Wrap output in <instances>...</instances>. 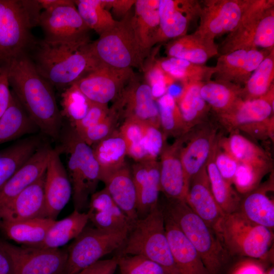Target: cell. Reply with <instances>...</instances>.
Wrapping results in <instances>:
<instances>
[{"label": "cell", "instance_id": "7dc6e473", "mask_svg": "<svg viewBox=\"0 0 274 274\" xmlns=\"http://www.w3.org/2000/svg\"><path fill=\"white\" fill-rule=\"evenodd\" d=\"M121 274H168L157 263L141 255H118Z\"/></svg>", "mask_w": 274, "mask_h": 274}, {"label": "cell", "instance_id": "f5cc1de1", "mask_svg": "<svg viewBox=\"0 0 274 274\" xmlns=\"http://www.w3.org/2000/svg\"><path fill=\"white\" fill-rule=\"evenodd\" d=\"M218 139L214 149V161L222 177L232 185L233 179L238 163L221 148L218 144Z\"/></svg>", "mask_w": 274, "mask_h": 274}, {"label": "cell", "instance_id": "52a82bcc", "mask_svg": "<svg viewBox=\"0 0 274 274\" xmlns=\"http://www.w3.org/2000/svg\"><path fill=\"white\" fill-rule=\"evenodd\" d=\"M90 47L99 64L120 70L144 67L146 55L136 40L129 15L99 35Z\"/></svg>", "mask_w": 274, "mask_h": 274}, {"label": "cell", "instance_id": "30bf717a", "mask_svg": "<svg viewBox=\"0 0 274 274\" xmlns=\"http://www.w3.org/2000/svg\"><path fill=\"white\" fill-rule=\"evenodd\" d=\"M43 11L38 25L50 42L75 43L89 40L90 29L79 14L74 1L38 0Z\"/></svg>", "mask_w": 274, "mask_h": 274}, {"label": "cell", "instance_id": "7bdbcfd3", "mask_svg": "<svg viewBox=\"0 0 274 274\" xmlns=\"http://www.w3.org/2000/svg\"><path fill=\"white\" fill-rule=\"evenodd\" d=\"M79 14L90 29L99 35L113 27L117 23L106 8L104 0L74 1Z\"/></svg>", "mask_w": 274, "mask_h": 274}, {"label": "cell", "instance_id": "484cf974", "mask_svg": "<svg viewBox=\"0 0 274 274\" xmlns=\"http://www.w3.org/2000/svg\"><path fill=\"white\" fill-rule=\"evenodd\" d=\"M274 108L264 97L238 99L225 112L216 115L217 122L228 132L242 126L264 121L273 116Z\"/></svg>", "mask_w": 274, "mask_h": 274}, {"label": "cell", "instance_id": "94428289", "mask_svg": "<svg viewBox=\"0 0 274 274\" xmlns=\"http://www.w3.org/2000/svg\"><path fill=\"white\" fill-rule=\"evenodd\" d=\"M0 274H12V269L10 261L5 253L1 249Z\"/></svg>", "mask_w": 274, "mask_h": 274}, {"label": "cell", "instance_id": "603a6c76", "mask_svg": "<svg viewBox=\"0 0 274 274\" xmlns=\"http://www.w3.org/2000/svg\"><path fill=\"white\" fill-rule=\"evenodd\" d=\"M50 150L42 145L0 188V209L45 175Z\"/></svg>", "mask_w": 274, "mask_h": 274}, {"label": "cell", "instance_id": "91938a15", "mask_svg": "<svg viewBox=\"0 0 274 274\" xmlns=\"http://www.w3.org/2000/svg\"><path fill=\"white\" fill-rule=\"evenodd\" d=\"M232 274H264V271L256 263L247 261L240 264Z\"/></svg>", "mask_w": 274, "mask_h": 274}, {"label": "cell", "instance_id": "9f6ffc18", "mask_svg": "<svg viewBox=\"0 0 274 274\" xmlns=\"http://www.w3.org/2000/svg\"><path fill=\"white\" fill-rule=\"evenodd\" d=\"M118 267V256L99 260L76 274H114Z\"/></svg>", "mask_w": 274, "mask_h": 274}, {"label": "cell", "instance_id": "ba28073f", "mask_svg": "<svg viewBox=\"0 0 274 274\" xmlns=\"http://www.w3.org/2000/svg\"><path fill=\"white\" fill-rule=\"evenodd\" d=\"M215 232L231 255L264 259L273 238L272 230L248 220L238 211L225 214Z\"/></svg>", "mask_w": 274, "mask_h": 274}, {"label": "cell", "instance_id": "6125c7cd", "mask_svg": "<svg viewBox=\"0 0 274 274\" xmlns=\"http://www.w3.org/2000/svg\"><path fill=\"white\" fill-rule=\"evenodd\" d=\"M264 274H274V268L272 266L270 268H269L268 270H267L266 271H264Z\"/></svg>", "mask_w": 274, "mask_h": 274}, {"label": "cell", "instance_id": "d4e9b609", "mask_svg": "<svg viewBox=\"0 0 274 274\" xmlns=\"http://www.w3.org/2000/svg\"><path fill=\"white\" fill-rule=\"evenodd\" d=\"M163 212L166 234L178 274H209L191 243L172 218Z\"/></svg>", "mask_w": 274, "mask_h": 274}, {"label": "cell", "instance_id": "be15d7a7", "mask_svg": "<svg viewBox=\"0 0 274 274\" xmlns=\"http://www.w3.org/2000/svg\"><path fill=\"white\" fill-rule=\"evenodd\" d=\"M60 274H64V272H62V273H61Z\"/></svg>", "mask_w": 274, "mask_h": 274}, {"label": "cell", "instance_id": "f6af8a7d", "mask_svg": "<svg viewBox=\"0 0 274 274\" xmlns=\"http://www.w3.org/2000/svg\"><path fill=\"white\" fill-rule=\"evenodd\" d=\"M61 97L62 116L67 118L72 125L85 116L90 101L80 92L75 84L67 87Z\"/></svg>", "mask_w": 274, "mask_h": 274}, {"label": "cell", "instance_id": "816d5d0a", "mask_svg": "<svg viewBox=\"0 0 274 274\" xmlns=\"http://www.w3.org/2000/svg\"><path fill=\"white\" fill-rule=\"evenodd\" d=\"M146 78L155 99L168 92L169 87L176 82L161 68L157 61L148 68Z\"/></svg>", "mask_w": 274, "mask_h": 274}, {"label": "cell", "instance_id": "1f68e13d", "mask_svg": "<svg viewBox=\"0 0 274 274\" xmlns=\"http://www.w3.org/2000/svg\"><path fill=\"white\" fill-rule=\"evenodd\" d=\"M203 82L183 85L181 92L175 96L188 130L208 120L211 108L202 98L200 89Z\"/></svg>", "mask_w": 274, "mask_h": 274}, {"label": "cell", "instance_id": "7c38bea8", "mask_svg": "<svg viewBox=\"0 0 274 274\" xmlns=\"http://www.w3.org/2000/svg\"><path fill=\"white\" fill-rule=\"evenodd\" d=\"M0 249L8 257L12 274H60L64 271L67 252L59 249L19 247L0 242Z\"/></svg>", "mask_w": 274, "mask_h": 274}, {"label": "cell", "instance_id": "9c48e42d", "mask_svg": "<svg viewBox=\"0 0 274 274\" xmlns=\"http://www.w3.org/2000/svg\"><path fill=\"white\" fill-rule=\"evenodd\" d=\"M274 46V7L265 11L260 5L252 4L246 8L238 26L218 46L219 54L240 49L267 50Z\"/></svg>", "mask_w": 274, "mask_h": 274}, {"label": "cell", "instance_id": "9a60e30c", "mask_svg": "<svg viewBox=\"0 0 274 274\" xmlns=\"http://www.w3.org/2000/svg\"><path fill=\"white\" fill-rule=\"evenodd\" d=\"M249 0H205L200 3V23L195 31L212 40L239 24Z\"/></svg>", "mask_w": 274, "mask_h": 274}, {"label": "cell", "instance_id": "cb8c5ba5", "mask_svg": "<svg viewBox=\"0 0 274 274\" xmlns=\"http://www.w3.org/2000/svg\"><path fill=\"white\" fill-rule=\"evenodd\" d=\"M186 202L215 231L225 214L211 189L206 166L190 180Z\"/></svg>", "mask_w": 274, "mask_h": 274}, {"label": "cell", "instance_id": "836d02e7", "mask_svg": "<svg viewBox=\"0 0 274 274\" xmlns=\"http://www.w3.org/2000/svg\"><path fill=\"white\" fill-rule=\"evenodd\" d=\"M38 130L37 125L12 92L10 105L0 118V145Z\"/></svg>", "mask_w": 274, "mask_h": 274}, {"label": "cell", "instance_id": "8fae6325", "mask_svg": "<svg viewBox=\"0 0 274 274\" xmlns=\"http://www.w3.org/2000/svg\"><path fill=\"white\" fill-rule=\"evenodd\" d=\"M130 229L108 230L86 227L68 248L64 274H76L120 249Z\"/></svg>", "mask_w": 274, "mask_h": 274}, {"label": "cell", "instance_id": "bcb514c9", "mask_svg": "<svg viewBox=\"0 0 274 274\" xmlns=\"http://www.w3.org/2000/svg\"><path fill=\"white\" fill-rule=\"evenodd\" d=\"M143 126V123L126 119L118 130L125 141L127 155L135 162L146 160L142 147Z\"/></svg>", "mask_w": 274, "mask_h": 274}, {"label": "cell", "instance_id": "2e32d148", "mask_svg": "<svg viewBox=\"0 0 274 274\" xmlns=\"http://www.w3.org/2000/svg\"><path fill=\"white\" fill-rule=\"evenodd\" d=\"M218 124L208 120L194 127L185 135L180 157L189 183L206 166L220 136Z\"/></svg>", "mask_w": 274, "mask_h": 274}, {"label": "cell", "instance_id": "c3c4849f", "mask_svg": "<svg viewBox=\"0 0 274 274\" xmlns=\"http://www.w3.org/2000/svg\"><path fill=\"white\" fill-rule=\"evenodd\" d=\"M268 173L251 165L238 163L232 184L239 193L245 195L257 188L263 177Z\"/></svg>", "mask_w": 274, "mask_h": 274}, {"label": "cell", "instance_id": "f35d334b", "mask_svg": "<svg viewBox=\"0 0 274 274\" xmlns=\"http://www.w3.org/2000/svg\"><path fill=\"white\" fill-rule=\"evenodd\" d=\"M200 94L217 115L225 112L242 98V87L230 83L210 80L203 83Z\"/></svg>", "mask_w": 274, "mask_h": 274}, {"label": "cell", "instance_id": "5bb4252c", "mask_svg": "<svg viewBox=\"0 0 274 274\" xmlns=\"http://www.w3.org/2000/svg\"><path fill=\"white\" fill-rule=\"evenodd\" d=\"M133 78L123 89L112 108L119 118L140 122L160 127L156 100L147 82Z\"/></svg>", "mask_w": 274, "mask_h": 274}, {"label": "cell", "instance_id": "f907efd6", "mask_svg": "<svg viewBox=\"0 0 274 274\" xmlns=\"http://www.w3.org/2000/svg\"><path fill=\"white\" fill-rule=\"evenodd\" d=\"M110 109V114L104 120L79 132H76L89 146L91 147L99 142L115 130V127L119 118L113 109Z\"/></svg>", "mask_w": 274, "mask_h": 274}, {"label": "cell", "instance_id": "6f0895ef", "mask_svg": "<svg viewBox=\"0 0 274 274\" xmlns=\"http://www.w3.org/2000/svg\"><path fill=\"white\" fill-rule=\"evenodd\" d=\"M8 74V66L0 67V118L8 108L12 98Z\"/></svg>", "mask_w": 274, "mask_h": 274}, {"label": "cell", "instance_id": "4dcf8cb0", "mask_svg": "<svg viewBox=\"0 0 274 274\" xmlns=\"http://www.w3.org/2000/svg\"><path fill=\"white\" fill-rule=\"evenodd\" d=\"M159 0H136L131 23L135 36L147 55L154 45L159 25Z\"/></svg>", "mask_w": 274, "mask_h": 274}, {"label": "cell", "instance_id": "f546056e", "mask_svg": "<svg viewBox=\"0 0 274 274\" xmlns=\"http://www.w3.org/2000/svg\"><path fill=\"white\" fill-rule=\"evenodd\" d=\"M219 146L233 157L238 163H244L259 167L267 172L272 169V161L268 153L235 131L228 137L221 135Z\"/></svg>", "mask_w": 274, "mask_h": 274}, {"label": "cell", "instance_id": "ffe728a7", "mask_svg": "<svg viewBox=\"0 0 274 274\" xmlns=\"http://www.w3.org/2000/svg\"><path fill=\"white\" fill-rule=\"evenodd\" d=\"M270 51L240 49L220 55L215 66L216 80L244 85Z\"/></svg>", "mask_w": 274, "mask_h": 274}, {"label": "cell", "instance_id": "5b68a950", "mask_svg": "<svg viewBox=\"0 0 274 274\" xmlns=\"http://www.w3.org/2000/svg\"><path fill=\"white\" fill-rule=\"evenodd\" d=\"M118 255H141L161 266L168 274H178L159 203L132 225Z\"/></svg>", "mask_w": 274, "mask_h": 274}, {"label": "cell", "instance_id": "b9f144b4", "mask_svg": "<svg viewBox=\"0 0 274 274\" xmlns=\"http://www.w3.org/2000/svg\"><path fill=\"white\" fill-rule=\"evenodd\" d=\"M274 49L271 50L242 87V98L253 99L264 95L273 84Z\"/></svg>", "mask_w": 274, "mask_h": 274}, {"label": "cell", "instance_id": "60d3db41", "mask_svg": "<svg viewBox=\"0 0 274 274\" xmlns=\"http://www.w3.org/2000/svg\"><path fill=\"white\" fill-rule=\"evenodd\" d=\"M214 149V148L206 164L211 189L223 213L231 214L238 210L241 199L233 189L232 184L222 177L216 167L213 158Z\"/></svg>", "mask_w": 274, "mask_h": 274}, {"label": "cell", "instance_id": "7402d4cb", "mask_svg": "<svg viewBox=\"0 0 274 274\" xmlns=\"http://www.w3.org/2000/svg\"><path fill=\"white\" fill-rule=\"evenodd\" d=\"M131 172L136 192L137 213L141 218L158 204L161 192L159 162L157 160L135 162Z\"/></svg>", "mask_w": 274, "mask_h": 274}, {"label": "cell", "instance_id": "83f0119b", "mask_svg": "<svg viewBox=\"0 0 274 274\" xmlns=\"http://www.w3.org/2000/svg\"><path fill=\"white\" fill-rule=\"evenodd\" d=\"M101 181L116 204L134 223L139 217L136 192L131 169L125 164L107 175Z\"/></svg>", "mask_w": 274, "mask_h": 274}, {"label": "cell", "instance_id": "8992f818", "mask_svg": "<svg viewBox=\"0 0 274 274\" xmlns=\"http://www.w3.org/2000/svg\"><path fill=\"white\" fill-rule=\"evenodd\" d=\"M56 149L67 156V172L72 190L76 210L82 212L88 206L89 198L95 192L100 181V168L92 149L73 128L67 131Z\"/></svg>", "mask_w": 274, "mask_h": 274}, {"label": "cell", "instance_id": "277c9868", "mask_svg": "<svg viewBox=\"0 0 274 274\" xmlns=\"http://www.w3.org/2000/svg\"><path fill=\"white\" fill-rule=\"evenodd\" d=\"M167 200L164 211L191 243L209 274H222L231 255L216 232L185 200Z\"/></svg>", "mask_w": 274, "mask_h": 274}, {"label": "cell", "instance_id": "d590c367", "mask_svg": "<svg viewBox=\"0 0 274 274\" xmlns=\"http://www.w3.org/2000/svg\"><path fill=\"white\" fill-rule=\"evenodd\" d=\"M55 220L47 217L36 218L7 223L0 229L11 240L26 246H37L44 240Z\"/></svg>", "mask_w": 274, "mask_h": 274}, {"label": "cell", "instance_id": "ab89813d", "mask_svg": "<svg viewBox=\"0 0 274 274\" xmlns=\"http://www.w3.org/2000/svg\"><path fill=\"white\" fill-rule=\"evenodd\" d=\"M161 68L176 81L182 85L192 82H204L211 80L215 73V67L193 63L175 57L157 60Z\"/></svg>", "mask_w": 274, "mask_h": 274}, {"label": "cell", "instance_id": "44dd1931", "mask_svg": "<svg viewBox=\"0 0 274 274\" xmlns=\"http://www.w3.org/2000/svg\"><path fill=\"white\" fill-rule=\"evenodd\" d=\"M45 175V174L0 209V226L7 223L46 217Z\"/></svg>", "mask_w": 274, "mask_h": 274}, {"label": "cell", "instance_id": "3957f363", "mask_svg": "<svg viewBox=\"0 0 274 274\" xmlns=\"http://www.w3.org/2000/svg\"><path fill=\"white\" fill-rule=\"evenodd\" d=\"M38 0H0V67L23 53L36 42L31 29L38 25Z\"/></svg>", "mask_w": 274, "mask_h": 274}, {"label": "cell", "instance_id": "8d00e7d4", "mask_svg": "<svg viewBox=\"0 0 274 274\" xmlns=\"http://www.w3.org/2000/svg\"><path fill=\"white\" fill-rule=\"evenodd\" d=\"M32 136L19 141L0 153V188L42 145Z\"/></svg>", "mask_w": 274, "mask_h": 274}, {"label": "cell", "instance_id": "4316f807", "mask_svg": "<svg viewBox=\"0 0 274 274\" xmlns=\"http://www.w3.org/2000/svg\"><path fill=\"white\" fill-rule=\"evenodd\" d=\"M89 220L95 227L108 230L131 228L133 223L114 202L105 188L89 198Z\"/></svg>", "mask_w": 274, "mask_h": 274}, {"label": "cell", "instance_id": "f1b7e54d", "mask_svg": "<svg viewBox=\"0 0 274 274\" xmlns=\"http://www.w3.org/2000/svg\"><path fill=\"white\" fill-rule=\"evenodd\" d=\"M168 57L184 59L197 64H204L219 54L218 46L214 40L195 31L174 39L166 47Z\"/></svg>", "mask_w": 274, "mask_h": 274}, {"label": "cell", "instance_id": "4fadbf2b", "mask_svg": "<svg viewBox=\"0 0 274 274\" xmlns=\"http://www.w3.org/2000/svg\"><path fill=\"white\" fill-rule=\"evenodd\" d=\"M133 76L131 68L116 69L99 64L74 84L90 101L108 105L116 99Z\"/></svg>", "mask_w": 274, "mask_h": 274}, {"label": "cell", "instance_id": "11a10c76", "mask_svg": "<svg viewBox=\"0 0 274 274\" xmlns=\"http://www.w3.org/2000/svg\"><path fill=\"white\" fill-rule=\"evenodd\" d=\"M245 132L255 139L265 140L270 139L273 141L274 116L264 121L253 123L239 128L237 131Z\"/></svg>", "mask_w": 274, "mask_h": 274}, {"label": "cell", "instance_id": "7a4b0ae2", "mask_svg": "<svg viewBox=\"0 0 274 274\" xmlns=\"http://www.w3.org/2000/svg\"><path fill=\"white\" fill-rule=\"evenodd\" d=\"M90 43V40L75 43L36 40L27 53L38 73L53 87H68L99 64Z\"/></svg>", "mask_w": 274, "mask_h": 274}, {"label": "cell", "instance_id": "d6a6232c", "mask_svg": "<svg viewBox=\"0 0 274 274\" xmlns=\"http://www.w3.org/2000/svg\"><path fill=\"white\" fill-rule=\"evenodd\" d=\"M91 148L99 166L100 181L126 164V146L118 130H115L108 137L92 146Z\"/></svg>", "mask_w": 274, "mask_h": 274}, {"label": "cell", "instance_id": "ac0fdd59", "mask_svg": "<svg viewBox=\"0 0 274 274\" xmlns=\"http://www.w3.org/2000/svg\"><path fill=\"white\" fill-rule=\"evenodd\" d=\"M73 190L60 153L51 149L45 172L44 196L46 217L55 220L70 201Z\"/></svg>", "mask_w": 274, "mask_h": 274}, {"label": "cell", "instance_id": "e575fe53", "mask_svg": "<svg viewBox=\"0 0 274 274\" xmlns=\"http://www.w3.org/2000/svg\"><path fill=\"white\" fill-rule=\"evenodd\" d=\"M89 221L87 212L76 210L67 217L56 220L49 229L44 241L35 246L47 249H59L75 239L86 227Z\"/></svg>", "mask_w": 274, "mask_h": 274}, {"label": "cell", "instance_id": "6da1fadb", "mask_svg": "<svg viewBox=\"0 0 274 274\" xmlns=\"http://www.w3.org/2000/svg\"><path fill=\"white\" fill-rule=\"evenodd\" d=\"M8 77L12 93L39 130L58 139L62 116L53 86L38 73L27 53L10 62Z\"/></svg>", "mask_w": 274, "mask_h": 274}, {"label": "cell", "instance_id": "680465c9", "mask_svg": "<svg viewBox=\"0 0 274 274\" xmlns=\"http://www.w3.org/2000/svg\"><path fill=\"white\" fill-rule=\"evenodd\" d=\"M136 0H104L105 7L112 9L117 16H123L128 13L131 8L134 6Z\"/></svg>", "mask_w": 274, "mask_h": 274}, {"label": "cell", "instance_id": "ee69618b", "mask_svg": "<svg viewBox=\"0 0 274 274\" xmlns=\"http://www.w3.org/2000/svg\"><path fill=\"white\" fill-rule=\"evenodd\" d=\"M156 100L159 110L160 128L166 138L173 136L177 139L187 133L189 131L175 96L168 92Z\"/></svg>", "mask_w": 274, "mask_h": 274}, {"label": "cell", "instance_id": "db71d44e", "mask_svg": "<svg viewBox=\"0 0 274 274\" xmlns=\"http://www.w3.org/2000/svg\"><path fill=\"white\" fill-rule=\"evenodd\" d=\"M111 109L107 105H102L90 101L85 116L72 126L77 132L94 126L104 120L110 114Z\"/></svg>", "mask_w": 274, "mask_h": 274}, {"label": "cell", "instance_id": "e0dca14e", "mask_svg": "<svg viewBox=\"0 0 274 274\" xmlns=\"http://www.w3.org/2000/svg\"><path fill=\"white\" fill-rule=\"evenodd\" d=\"M200 10V2L195 0H159L154 45L186 35L190 22L199 16Z\"/></svg>", "mask_w": 274, "mask_h": 274}, {"label": "cell", "instance_id": "681fc988", "mask_svg": "<svg viewBox=\"0 0 274 274\" xmlns=\"http://www.w3.org/2000/svg\"><path fill=\"white\" fill-rule=\"evenodd\" d=\"M160 127L143 123L142 147L146 160H157L166 143Z\"/></svg>", "mask_w": 274, "mask_h": 274}, {"label": "cell", "instance_id": "d6986e66", "mask_svg": "<svg viewBox=\"0 0 274 274\" xmlns=\"http://www.w3.org/2000/svg\"><path fill=\"white\" fill-rule=\"evenodd\" d=\"M186 134L166 144L159 156L161 191L169 200H186L188 191L190 183L180 157Z\"/></svg>", "mask_w": 274, "mask_h": 274}, {"label": "cell", "instance_id": "74e56055", "mask_svg": "<svg viewBox=\"0 0 274 274\" xmlns=\"http://www.w3.org/2000/svg\"><path fill=\"white\" fill-rule=\"evenodd\" d=\"M269 188H256L241 199L238 211L248 220L272 230L274 203L266 194Z\"/></svg>", "mask_w": 274, "mask_h": 274}]
</instances>
